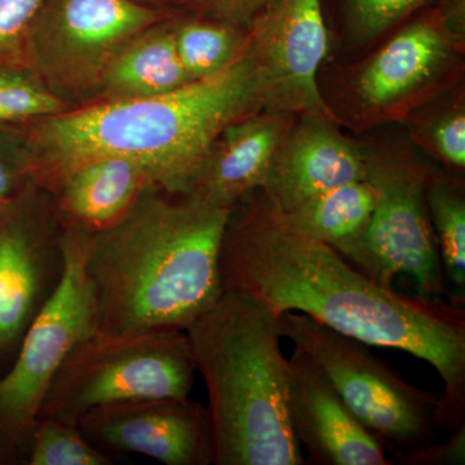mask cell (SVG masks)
Listing matches in <instances>:
<instances>
[{"mask_svg":"<svg viewBox=\"0 0 465 465\" xmlns=\"http://www.w3.org/2000/svg\"><path fill=\"white\" fill-rule=\"evenodd\" d=\"M185 332L207 388L213 464H305L287 411L280 316L228 290Z\"/></svg>","mask_w":465,"mask_h":465,"instance_id":"4","label":"cell"},{"mask_svg":"<svg viewBox=\"0 0 465 465\" xmlns=\"http://www.w3.org/2000/svg\"><path fill=\"white\" fill-rule=\"evenodd\" d=\"M153 185L139 164L122 157L84 162L52 183L65 229L97 234L127 215L140 195Z\"/></svg>","mask_w":465,"mask_h":465,"instance_id":"17","label":"cell"},{"mask_svg":"<svg viewBox=\"0 0 465 465\" xmlns=\"http://www.w3.org/2000/svg\"><path fill=\"white\" fill-rule=\"evenodd\" d=\"M30 161L27 150H18L0 134V206L14 203L27 189Z\"/></svg>","mask_w":465,"mask_h":465,"instance_id":"27","label":"cell"},{"mask_svg":"<svg viewBox=\"0 0 465 465\" xmlns=\"http://www.w3.org/2000/svg\"><path fill=\"white\" fill-rule=\"evenodd\" d=\"M197 2L222 23L231 24L232 26L241 27L249 32L255 18L273 0H197Z\"/></svg>","mask_w":465,"mask_h":465,"instance_id":"29","label":"cell"},{"mask_svg":"<svg viewBox=\"0 0 465 465\" xmlns=\"http://www.w3.org/2000/svg\"><path fill=\"white\" fill-rule=\"evenodd\" d=\"M88 238L64 228L60 280L24 333L14 365L0 378V440L14 451L26 454L58 370L96 330V302L85 271Z\"/></svg>","mask_w":465,"mask_h":465,"instance_id":"7","label":"cell"},{"mask_svg":"<svg viewBox=\"0 0 465 465\" xmlns=\"http://www.w3.org/2000/svg\"><path fill=\"white\" fill-rule=\"evenodd\" d=\"M430 208L446 284L465 302V198L460 183L440 174H428Z\"/></svg>","mask_w":465,"mask_h":465,"instance_id":"20","label":"cell"},{"mask_svg":"<svg viewBox=\"0 0 465 465\" xmlns=\"http://www.w3.org/2000/svg\"><path fill=\"white\" fill-rule=\"evenodd\" d=\"M375 204V188L365 179L342 183L281 213L296 231L344 256L365 234Z\"/></svg>","mask_w":465,"mask_h":465,"instance_id":"19","label":"cell"},{"mask_svg":"<svg viewBox=\"0 0 465 465\" xmlns=\"http://www.w3.org/2000/svg\"><path fill=\"white\" fill-rule=\"evenodd\" d=\"M43 0H0V65L25 43Z\"/></svg>","mask_w":465,"mask_h":465,"instance_id":"25","label":"cell"},{"mask_svg":"<svg viewBox=\"0 0 465 465\" xmlns=\"http://www.w3.org/2000/svg\"><path fill=\"white\" fill-rule=\"evenodd\" d=\"M287 411L305 464L390 465L385 448L354 418L323 370L302 349L289 358Z\"/></svg>","mask_w":465,"mask_h":465,"instance_id":"14","label":"cell"},{"mask_svg":"<svg viewBox=\"0 0 465 465\" xmlns=\"http://www.w3.org/2000/svg\"><path fill=\"white\" fill-rule=\"evenodd\" d=\"M249 38L266 84V110L338 124L317 84L329 51L321 0H273Z\"/></svg>","mask_w":465,"mask_h":465,"instance_id":"10","label":"cell"},{"mask_svg":"<svg viewBox=\"0 0 465 465\" xmlns=\"http://www.w3.org/2000/svg\"><path fill=\"white\" fill-rule=\"evenodd\" d=\"M26 460L29 465H109L105 457L90 442L78 425L39 416L30 437Z\"/></svg>","mask_w":465,"mask_h":465,"instance_id":"22","label":"cell"},{"mask_svg":"<svg viewBox=\"0 0 465 465\" xmlns=\"http://www.w3.org/2000/svg\"><path fill=\"white\" fill-rule=\"evenodd\" d=\"M134 2L143 3V5H145V3H143V2H145V0H134Z\"/></svg>","mask_w":465,"mask_h":465,"instance_id":"31","label":"cell"},{"mask_svg":"<svg viewBox=\"0 0 465 465\" xmlns=\"http://www.w3.org/2000/svg\"><path fill=\"white\" fill-rule=\"evenodd\" d=\"M266 109V84L249 47L222 72L143 99L105 100L39 119L30 134V176L50 189L100 157L130 159L167 192H188L217 137Z\"/></svg>","mask_w":465,"mask_h":465,"instance_id":"2","label":"cell"},{"mask_svg":"<svg viewBox=\"0 0 465 465\" xmlns=\"http://www.w3.org/2000/svg\"><path fill=\"white\" fill-rule=\"evenodd\" d=\"M366 164L375 210L365 234L344 258L384 286L393 287L394 278L405 274L425 298L449 296L428 208L430 173L405 155H366Z\"/></svg>","mask_w":465,"mask_h":465,"instance_id":"8","label":"cell"},{"mask_svg":"<svg viewBox=\"0 0 465 465\" xmlns=\"http://www.w3.org/2000/svg\"><path fill=\"white\" fill-rule=\"evenodd\" d=\"M158 20L157 9L134 0H43L24 45L52 91L82 92L99 87L113 60Z\"/></svg>","mask_w":465,"mask_h":465,"instance_id":"9","label":"cell"},{"mask_svg":"<svg viewBox=\"0 0 465 465\" xmlns=\"http://www.w3.org/2000/svg\"><path fill=\"white\" fill-rule=\"evenodd\" d=\"M195 374L185 330L133 333L94 330L58 370L39 416L78 425L82 416L103 407L188 399Z\"/></svg>","mask_w":465,"mask_h":465,"instance_id":"5","label":"cell"},{"mask_svg":"<svg viewBox=\"0 0 465 465\" xmlns=\"http://www.w3.org/2000/svg\"><path fill=\"white\" fill-rule=\"evenodd\" d=\"M430 0H348V18L354 34L372 39L396 26Z\"/></svg>","mask_w":465,"mask_h":465,"instance_id":"24","label":"cell"},{"mask_svg":"<svg viewBox=\"0 0 465 465\" xmlns=\"http://www.w3.org/2000/svg\"><path fill=\"white\" fill-rule=\"evenodd\" d=\"M35 210L26 189L0 215V354L20 345L63 272V232Z\"/></svg>","mask_w":465,"mask_h":465,"instance_id":"13","label":"cell"},{"mask_svg":"<svg viewBox=\"0 0 465 465\" xmlns=\"http://www.w3.org/2000/svg\"><path fill=\"white\" fill-rule=\"evenodd\" d=\"M451 433V439L439 446L428 445L410 451H394L391 460L405 465L464 464V423Z\"/></svg>","mask_w":465,"mask_h":465,"instance_id":"28","label":"cell"},{"mask_svg":"<svg viewBox=\"0 0 465 465\" xmlns=\"http://www.w3.org/2000/svg\"><path fill=\"white\" fill-rule=\"evenodd\" d=\"M85 439L166 465L213 464L207 406L188 399L136 401L94 410L78 421Z\"/></svg>","mask_w":465,"mask_h":465,"instance_id":"12","label":"cell"},{"mask_svg":"<svg viewBox=\"0 0 465 465\" xmlns=\"http://www.w3.org/2000/svg\"><path fill=\"white\" fill-rule=\"evenodd\" d=\"M335 125L305 118L287 134L262 189L278 210L286 213L342 183L367 179L366 155L345 140Z\"/></svg>","mask_w":465,"mask_h":465,"instance_id":"16","label":"cell"},{"mask_svg":"<svg viewBox=\"0 0 465 465\" xmlns=\"http://www.w3.org/2000/svg\"><path fill=\"white\" fill-rule=\"evenodd\" d=\"M232 210L150 185L124 219L90 234L97 331L185 330L213 307L224 292L220 255Z\"/></svg>","mask_w":465,"mask_h":465,"instance_id":"3","label":"cell"},{"mask_svg":"<svg viewBox=\"0 0 465 465\" xmlns=\"http://www.w3.org/2000/svg\"><path fill=\"white\" fill-rule=\"evenodd\" d=\"M189 82L193 81L177 54L173 27L155 24L113 60L99 88L108 100L143 99L177 90Z\"/></svg>","mask_w":465,"mask_h":465,"instance_id":"18","label":"cell"},{"mask_svg":"<svg viewBox=\"0 0 465 465\" xmlns=\"http://www.w3.org/2000/svg\"><path fill=\"white\" fill-rule=\"evenodd\" d=\"M290 339L323 370L354 418L384 448L410 451L432 445L440 396L407 382L366 342L349 338L298 312L280 316Z\"/></svg>","mask_w":465,"mask_h":465,"instance_id":"6","label":"cell"},{"mask_svg":"<svg viewBox=\"0 0 465 465\" xmlns=\"http://www.w3.org/2000/svg\"><path fill=\"white\" fill-rule=\"evenodd\" d=\"M290 114L266 110L226 127L204 159L188 192L217 206L235 208L264 189L289 134Z\"/></svg>","mask_w":465,"mask_h":465,"instance_id":"15","label":"cell"},{"mask_svg":"<svg viewBox=\"0 0 465 465\" xmlns=\"http://www.w3.org/2000/svg\"><path fill=\"white\" fill-rule=\"evenodd\" d=\"M9 206H11V204H9ZM9 206H5V207H2V206H0V215H2V213H5V210H7V208H8Z\"/></svg>","mask_w":465,"mask_h":465,"instance_id":"30","label":"cell"},{"mask_svg":"<svg viewBox=\"0 0 465 465\" xmlns=\"http://www.w3.org/2000/svg\"><path fill=\"white\" fill-rule=\"evenodd\" d=\"M174 45L191 81L222 72L249 47V32L231 24L191 20L173 27Z\"/></svg>","mask_w":465,"mask_h":465,"instance_id":"21","label":"cell"},{"mask_svg":"<svg viewBox=\"0 0 465 465\" xmlns=\"http://www.w3.org/2000/svg\"><path fill=\"white\" fill-rule=\"evenodd\" d=\"M430 145L449 166L465 167V114L457 108L446 113L430 128Z\"/></svg>","mask_w":465,"mask_h":465,"instance_id":"26","label":"cell"},{"mask_svg":"<svg viewBox=\"0 0 465 465\" xmlns=\"http://www.w3.org/2000/svg\"><path fill=\"white\" fill-rule=\"evenodd\" d=\"M463 39L464 0H445L403 27L363 67L356 84L361 103L378 115L399 113L448 72Z\"/></svg>","mask_w":465,"mask_h":465,"instance_id":"11","label":"cell"},{"mask_svg":"<svg viewBox=\"0 0 465 465\" xmlns=\"http://www.w3.org/2000/svg\"><path fill=\"white\" fill-rule=\"evenodd\" d=\"M64 101L33 70L0 65V124L65 112Z\"/></svg>","mask_w":465,"mask_h":465,"instance_id":"23","label":"cell"},{"mask_svg":"<svg viewBox=\"0 0 465 465\" xmlns=\"http://www.w3.org/2000/svg\"><path fill=\"white\" fill-rule=\"evenodd\" d=\"M234 210L220 255L223 290L250 293L277 316L298 312L370 347L420 358L443 381L439 428L454 432L464 423V307L376 282L292 228L262 191Z\"/></svg>","mask_w":465,"mask_h":465,"instance_id":"1","label":"cell"}]
</instances>
